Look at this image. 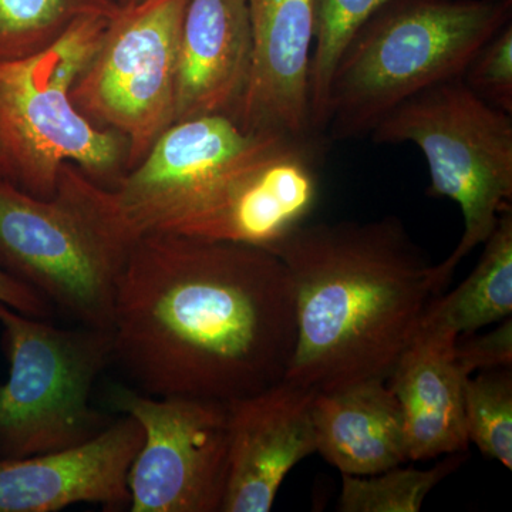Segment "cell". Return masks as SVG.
Masks as SVG:
<instances>
[{"mask_svg": "<svg viewBox=\"0 0 512 512\" xmlns=\"http://www.w3.org/2000/svg\"><path fill=\"white\" fill-rule=\"evenodd\" d=\"M319 138H284L229 181L174 234L272 252L306 224L319 198Z\"/></svg>", "mask_w": 512, "mask_h": 512, "instance_id": "11", "label": "cell"}, {"mask_svg": "<svg viewBox=\"0 0 512 512\" xmlns=\"http://www.w3.org/2000/svg\"><path fill=\"white\" fill-rule=\"evenodd\" d=\"M143 441L138 421L120 414L80 446L0 458V512H57L76 504L128 508V473Z\"/></svg>", "mask_w": 512, "mask_h": 512, "instance_id": "13", "label": "cell"}, {"mask_svg": "<svg viewBox=\"0 0 512 512\" xmlns=\"http://www.w3.org/2000/svg\"><path fill=\"white\" fill-rule=\"evenodd\" d=\"M464 461L463 453L450 454L427 470L389 468L373 476L342 474V512H419L427 495Z\"/></svg>", "mask_w": 512, "mask_h": 512, "instance_id": "21", "label": "cell"}, {"mask_svg": "<svg viewBox=\"0 0 512 512\" xmlns=\"http://www.w3.org/2000/svg\"><path fill=\"white\" fill-rule=\"evenodd\" d=\"M281 134L248 131L224 114L175 121L143 160L100 200L128 244L153 232H177L210 207L229 181L271 150Z\"/></svg>", "mask_w": 512, "mask_h": 512, "instance_id": "9", "label": "cell"}, {"mask_svg": "<svg viewBox=\"0 0 512 512\" xmlns=\"http://www.w3.org/2000/svg\"><path fill=\"white\" fill-rule=\"evenodd\" d=\"M493 332L457 339L454 357L464 376L483 370L512 367V320L504 319Z\"/></svg>", "mask_w": 512, "mask_h": 512, "instance_id": "24", "label": "cell"}, {"mask_svg": "<svg viewBox=\"0 0 512 512\" xmlns=\"http://www.w3.org/2000/svg\"><path fill=\"white\" fill-rule=\"evenodd\" d=\"M316 453L346 476H373L409 463L402 407L386 380L316 393Z\"/></svg>", "mask_w": 512, "mask_h": 512, "instance_id": "17", "label": "cell"}, {"mask_svg": "<svg viewBox=\"0 0 512 512\" xmlns=\"http://www.w3.org/2000/svg\"><path fill=\"white\" fill-rule=\"evenodd\" d=\"M252 67L247 0H188L178 43L175 121L234 119Z\"/></svg>", "mask_w": 512, "mask_h": 512, "instance_id": "15", "label": "cell"}, {"mask_svg": "<svg viewBox=\"0 0 512 512\" xmlns=\"http://www.w3.org/2000/svg\"><path fill=\"white\" fill-rule=\"evenodd\" d=\"M295 295L285 380L313 393L387 380L439 296L430 259L403 221L303 224L272 249Z\"/></svg>", "mask_w": 512, "mask_h": 512, "instance_id": "2", "label": "cell"}, {"mask_svg": "<svg viewBox=\"0 0 512 512\" xmlns=\"http://www.w3.org/2000/svg\"><path fill=\"white\" fill-rule=\"evenodd\" d=\"M511 0H393L346 47L330 83L332 140L370 136L404 100L460 79L510 22Z\"/></svg>", "mask_w": 512, "mask_h": 512, "instance_id": "3", "label": "cell"}, {"mask_svg": "<svg viewBox=\"0 0 512 512\" xmlns=\"http://www.w3.org/2000/svg\"><path fill=\"white\" fill-rule=\"evenodd\" d=\"M128 247L76 165H62L50 198L0 181V266L76 325L111 330Z\"/></svg>", "mask_w": 512, "mask_h": 512, "instance_id": "4", "label": "cell"}, {"mask_svg": "<svg viewBox=\"0 0 512 512\" xmlns=\"http://www.w3.org/2000/svg\"><path fill=\"white\" fill-rule=\"evenodd\" d=\"M461 80L485 103L512 116L511 20L480 47Z\"/></svg>", "mask_w": 512, "mask_h": 512, "instance_id": "23", "label": "cell"}, {"mask_svg": "<svg viewBox=\"0 0 512 512\" xmlns=\"http://www.w3.org/2000/svg\"><path fill=\"white\" fill-rule=\"evenodd\" d=\"M140 2V0H117V5L119 6H128L133 5V3Z\"/></svg>", "mask_w": 512, "mask_h": 512, "instance_id": "27", "label": "cell"}, {"mask_svg": "<svg viewBox=\"0 0 512 512\" xmlns=\"http://www.w3.org/2000/svg\"><path fill=\"white\" fill-rule=\"evenodd\" d=\"M315 394L282 382L228 402V477L222 512H268L282 483L316 453Z\"/></svg>", "mask_w": 512, "mask_h": 512, "instance_id": "12", "label": "cell"}, {"mask_svg": "<svg viewBox=\"0 0 512 512\" xmlns=\"http://www.w3.org/2000/svg\"><path fill=\"white\" fill-rule=\"evenodd\" d=\"M111 409L138 421L143 446L128 473L130 512H222L228 477V402L158 397L111 387Z\"/></svg>", "mask_w": 512, "mask_h": 512, "instance_id": "10", "label": "cell"}, {"mask_svg": "<svg viewBox=\"0 0 512 512\" xmlns=\"http://www.w3.org/2000/svg\"><path fill=\"white\" fill-rule=\"evenodd\" d=\"M187 3L140 0L119 6L74 83L76 109L94 126L126 140L127 171L174 124L178 43Z\"/></svg>", "mask_w": 512, "mask_h": 512, "instance_id": "8", "label": "cell"}, {"mask_svg": "<svg viewBox=\"0 0 512 512\" xmlns=\"http://www.w3.org/2000/svg\"><path fill=\"white\" fill-rule=\"evenodd\" d=\"M393 0H315V36L309 77L311 126L326 133L330 83L346 47L360 28Z\"/></svg>", "mask_w": 512, "mask_h": 512, "instance_id": "20", "label": "cell"}, {"mask_svg": "<svg viewBox=\"0 0 512 512\" xmlns=\"http://www.w3.org/2000/svg\"><path fill=\"white\" fill-rule=\"evenodd\" d=\"M512 367L467 377L464 410L468 441L512 470Z\"/></svg>", "mask_w": 512, "mask_h": 512, "instance_id": "22", "label": "cell"}, {"mask_svg": "<svg viewBox=\"0 0 512 512\" xmlns=\"http://www.w3.org/2000/svg\"><path fill=\"white\" fill-rule=\"evenodd\" d=\"M370 137L377 144L412 143L430 173L429 195L456 202L464 232L456 249L434 265L440 291L458 264L497 227L512 200V116L447 80L404 100Z\"/></svg>", "mask_w": 512, "mask_h": 512, "instance_id": "6", "label": "cell"}, {"mask_svg": "<svg viewBox=\"0 0 512 512\" xmlns=\"http://www.w3.org/2000/svg\"><path fill=\"white\" fill-rule=\"evenodd\" d=\"M113 363L158 397L232 402L282 382L295 295L278 256L153 232L134 239L114 293Z\"/></svg>", "mask_w": 512, "mask_h": 512, "instance_id": "1", "label": "cell"}, {"mask_svg": "<svg viewBox=\"0 0 512 512\" xmlns=\"http://www.w3.org/2000/svg\"><path fill=\"white\" fill-rule=\"evenodd\" d=\"M252 67L234 119L248 131L319 138L311 126L309 77L315 0H247Z\"/></svg>", "mask_w": 512, "mask_h": 512, "instance_id": "14", "label": "cell"}, {"mask_svg": "<svg viewBox=\"0 0 512 512\" xmlns=\"http://www.w3.org/2000/svg\"><path fill=\"white\" fill-rule=\"evenodd\" d=\"M109 19L87 16L42 52L0 60V140L10 184L30 195L53 197L67 163L107 188L126 174V140L94 126L72 100Z\"/></svg>", "mask_w": 512, "mask_h": 512, "instance_id": "5", "label": "cell"}, {"mask_svg": "<svg viewBox=\"0 0 512 512\" xmlns=\"http://www.w3.org/2000/svg\"><path fill=\"white\" fill-rule=\"evenodd\" d=\"M483 245V255L466 281L447 295L436 296L423 316L458 338L511 318V208L500 215L497 227Z\"/></svg>", "mask_w": 512, "mask_h": 512, "instance_id": "18", "label": "cell"}, {"mask_svg": "<svg viewBox=\"0 0 512 512\" xmlns=\"http://www.w3.org/2000/svg\"><path fill=\"white\" fill-rule=\"evenodd\" d=\"M0 302L33 318L49 319L55 313L53 306L42 295L18 281L2 266H0Z\"/></svg>", "mask_w": 512, "mask_h": 512, "instance_id": "25", "label": "cell"}, {"mask_svg": "<svg viewBox=\"0 0 512 512\" xmlns=\"http://www.w3.org/2000/svg\"><path fill=\"white\" fill-rule=\"evenodd\" d=\"M117 8V0H0V60L42 52L80 19Z\"/></svg>", "mask_w": 512, "mask_h": 512, "instance_id": "19", "label": "cell"}, {"mask_svg": "<svg viewBox=\"0 0 512 512\" xmlns=\"http://www.w3.org/2000/svg\"><path fill=\"white\" fill-rule=\"evenodd\" d=\"M458 336L421 319L419 329L387 384L402 407L410 461L466 453L468 441L464 387L457 366Z\"/></svg>", "mask_w": 512, "mask_h": 512, "instance_id": "16", "label": "cell"}, {"mask_svg": "<svg viewBox=\"0 0 512 512\" xmlns=\"http://www.w3.org/2000/svg\"><path fill=\"white\" fill-rule=\"evenodd\" d=\"M0 181L10 183L8 161H6L5 151H3L2 140H0Z\"/></svg>", "mask_w": 512, "mask_h": 512, "instance_id": "26", "label": "cell"}, {"mask_svg": "<svg viewBox=\"0 0 512 512\" xmlns=\"http://www.w3.org/2000/svg\"><path fill=\"white\" fill-rule=\"evenodd\" d=\"M0 325L9 363L0 384V458L67 450L110 426L93 393L113 363L111 330L57 328L2 302Z\"/></svg>", "mask_w": 512, "mask_h": 512, "instance_id": "7", "label": "cell"}]
</instances>
